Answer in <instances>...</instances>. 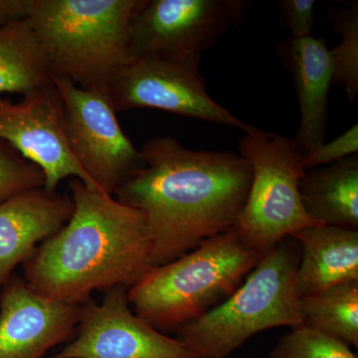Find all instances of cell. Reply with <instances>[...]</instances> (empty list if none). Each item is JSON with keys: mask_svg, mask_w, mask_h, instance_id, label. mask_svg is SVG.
<instances>
[{"mask_svg": "<svg viewBox=\"0 0 358 358\" xmlns=\"http://www.w3.org/2000/svg\"><path fill=\"white\" fill-rule=\"evenodd\" d=\"M140 150L145 164L113 196L143 214L154 268L234 228L252 180L243 157L189 150L171 136L150 138Z\"/></svg>", "mask_w": 358, "mask_h": 358, "instance_id": "obj_1", "label": "cell"}, {"mask_svg": "<svg viewBox=\"0 0 358 358\" xmlns=\"http://www.w3.org/2000/svg\"><path fill=\"white\" fill-rule=\"evenodd\" d=\"M70 188L69 221L22 266L35 293L81 306L94 292L129 289L152 270V241L140 211L80 179H73Z\"/></svg>", "mask_w": 358, "mask_h": 358, "instance_id": "obj_2", "label": "cell"}, {"mask_svg": "<svg viewBox=\"0 0 358 358\" xmlns=\"http://www.w3.org/2000/svg\"><path fill=\"white\" fill-rule=\"evenodd\" d=\"M140 0H33L27 20L51 76L109 91L131 59L129 27Z\"/></svg>", "mask_w": 358, "mask_h": 358, "instance_id": "obj_3", "label": "cell"}, {"mask_svg": "<svg viewBox=\"0 0 358 358\" xmlns=\"http://www.w3.org/2000/svg\"><path fill=\"white\" fill-rule=\"evenodd\" d=\"M263 255L226 231L148 271L129 289V305L160 333L178 331L229 298Z\"/></svg>", "mask_w": 358, "mask_h": 358, "instance_id": "obj_4", "label": "cell"}, {"mask_svg": "<svg viewBox=\"0 0 358 358\" xmlns=\"http://www.w3.org/2000/svg\"><path fill=\"white\" fill-rule=\"evenodd\" d=\"M288 238L264 254L229 298L176 331L195 357L228 358L257 334L303 326L296 282L300 245Z\"/></svg>", "mask_w": 358, "mask_h": 358, "instance_id": "obj_5", "label": "cell"}, {"mask_svg": "<svg viewBox=\"0 0 358 358\" xmlns=\"http://www.w3.org/2000/svg\"><path fill=\"white\" fill-rule=\"evenodd\" d=\"M239 150L252 169L248 196L233 228L245 243L265 254L299 230L319 225L301 201L300 183L307 171L293 138L254 127Z\"/></svg>", "mask_w": 358, "mask_h": 358, "instance_id": "obj_6", "label": "cell"}, {"mask_svg": "<svg viewBox=\"0 0 358 358\" xmlns=\"http://www.w3.org/2000/svg\"><path fill=\"white\" fill-rule=\"evenodd\" d=\"M241 0H140L129 27L131 58L201 60L243 18Z\"/></svg>", "mask_w": 358, "mask_h": 358, "instance_id": "obj_7", "label": "cell"}, {"mask_svg": "<svg viewBox=\"0 0 358 358\" xmlns=\"http://www.w3.org/2000/svg\"><path fill=\"white\" fill-rule=\"evenodd\" d=\"M64 106L65 129L73 157L106 194L115 190L143 166L117 121L107 92L85 90L65 78L52 76Z\"/></svg>", "mask_w": 358, "mask_h": 358, "instance_id": "obj_8", "label": "cell"}, {"mask_svg": "<svg viewBox=\"0 0 358 358\" xmlns=\"http://www.w3.org/2000/svg\"><path fill=\"white\" fill-rule=\"evenodd\" d=\"M200 60L131 58L117 71L109 96L115 112L136 109L171 114L242 129L254 128L216 103L207 93Z\"/></svg>", "mask_w": 358, "mask_h": 358, "instance_id": "obj_9", "label": "cell"}, {"mask_svg": "<svg viewBox=\"0 0 358 358\" xmlns=\"http://www.w3.org/2000/svg\"><path fill=\"white\" fill-rule=\"evenodd\" d=\"M129 288L81 305L74 338L50 358H196L178 339L157 331L129 307Z\"/></svg>", "mask_w": 358, "mask_h": 358, "instance_id": "obj_10", "label": "cell"}, {"mask_svg": "<svg viewBox=\"0 0 358 358\" xmlns=\"http://www.w3.org/2000/svg\"><path fill=\"white\" fill-rule=\"evenodd\" d=\"M0 140L41 169L43 187L48 192H57L64 179L74 178L90 189L102 192L71 152L66 136L64 106L54 84L23 96L17 103L0 96Z\"/></svg>", "mask_w": 358, "mask_h": 358, "instance_id": "obj_11", "label": "cell"}, {"mask_svg": "<svg viewBox=\"0 0 358 358\" xmlns=\"http://www.w3.org/2000/svg\"><path fill=\"white\" fill-rule=\"evenodd\" d=\"M0 291V358H43L74 338L81 306L45 298L16 275Z\"/></svg>", "mask_w": 358, "mask_h": 358, "instance_id": "obj_12", "label": "cell"}, {"mask_svg": "<svg viewBox=\"0 0 358 358\" xmlns=\"http://www.w3.org/2000/svg\"><path fill=\"white\" fill-rule=\"evenodd\" d=\"M73 213L71 196L41 187L16 193L0 202V289L14 268L58 232Z\"/></svg>", "mask_w": 358, "mask_h": 358, "instance_id": "obj_13", "label": "cell"}, {"mask_svg": "<svg viewBox=\"0 0 358 358\" xmlns=\"http://www.w3.org/2000/svg\"><path fill=\"white\" fill-rule=\"evenodd\" d=\"M286 57L294 77L300 124L293 138L301 157L326 143L333 61L324 38H291Z\"/></svg>", "mask_w": 358, "mask_h": 358, "instance_id": "obj_14", "label": "cell"}, {"mask_svg": "<svg viewBox=\"0 0 358 358\" xmlns=\"http://www.w3.org/2000/svg\"><path fill=\"white\" fill-rule=\"evenodd\" d=\"M300 245L296 282L301 296L358 280V230L313 225L291 236Z\"/></svg>", "mask_w": 358, "mask_h": 358, "instance_id": "obj_15", "label": "cell"}, {"mask_svg": "<svg viewBox=\"0 0 358 358\" xmlns=\"http://www.w3.org/2000/svg\"><path fill=\"white\" fill-rule=\"evenodd\" d=\"M300 193L313 222L358 230L357 155L307 171Z\"/></svg>", "mask_w": 358, "mask_h": 358, "instance_id": "obj_16", "label": "cell"}, {"mask_svg": "<svg viewBox=\"0 0 358 358\" xmlns=\"http://www.w3.org/2000/svg\"><path fill=\"white\" fill-rule=\"evenodd\" d=\"M51 86L50 70L28 20L0 27V94L24 96Z\"/></svg>", "mask_w": 358, "mask_h": 358, "instance_id": "obj_17", "label": "cell"}, {"mask_svg": "<svg viewBox=\"0 0 358 358\" xmlns=\"http://www.w3.org/2000/svg\"><path fill=\"white\" fill-rule=\"evenodd\" d=\"M303 326L358 348V280L301 298Z\"/></svg>", "mask_w": 358, "mask_h": 358, "instance_id": "obj_18", "label": "cell"}, {"mask_svg": "<svg viewBox=\"0 0 358 358\" xmlns=\"http://www.w3.org/2000/svg\"><path fill=\"white\" fill-rule=\"evenodd\" d=\"M334 30L341 43L331 50L333 84L345 89L350 102L358 95V6L357 2L333 14Z\"/></svg>", "mask_w": 358, "mask_h": 358, "instance_id": "obj_19", "label": "cell"}, {"mask_svg": "<svg viewBox=\"0 0 358 358\" xmlns=\"http://www.w3.org/2000/svg\"><path fill=\"white\" fill-rule=\"evenodd\" d=\"M270 358H357V355L343 341L300 326L279 339Z\"/></svg>", "mask_w": 358, "mask_h": 358, "instance_id": "obj_20", "label": "cell"}, {"mask_svg": "<svg viewBox=\"0 0 358 358\" xmlns=\"http://www.w3.org/2000/svg\"><path fill=\"white\" fill-rule=\"evenodd\" d=\"M44 173L0 140V202L16 193L44 186Z\"/></svg>", "mask_w": 358, "mask_h": 358, "instance_id": "obj_21", "label": "cell"}, {"mask_svg": "<svg viewBox=\"0 0 358 358\" xmlns=\"http://www.w3.org/2000/svg\"><path fill=\"white\" fill-rule=\"evenodd\" d=\"M357 152L358 126L355 124L334 141L329 143L326 141L324 145L303 157V166L306 171H310L322 166H329L339 160L357 155Z\"/></svg>", "mask_w": 358, "mask_h": 358, "instance_id": "obj_22", "label": "cell"}, {"mask_svg": "<svg viewBox=\"0 0 358 358\" xmlns=\"http://www.w3.org/2000/svg\"><path fill=\"white\" fill-rule=\"evenodd\" d=\"M315 0H281L279 1L282 20L291 32V38L313 36L315 27Z\"/></svg>", "mask_w": 358, "mask_h": 358, "instance_id": "obj_23", "label": "cell"}, {"mask_svg": "<svg viewBox=\"0 0 358 358\" xmlns=\"http://www.w3.org/2000/svg\"><path fill=\"white\" fill-rule=\"evenodd\" d=\"M33 0H0V27L27 20Z\"/></svg>", "mask_w": 358, "mask_h": 358, "instance_id": "obj_24", "label": "cell"}]
</instances>
